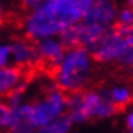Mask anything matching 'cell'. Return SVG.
<instances>
[{
  "label": "cell",
  "instance_id": "1",
  "mask_svg": "<svg viewBox=\"0 0 133 133\" xmlns=\"http://www.w3.org/2000/svg\"><path fill=\"white\" fill-rule=\"evenodd\" d=\"M92 0H48L35 11L25 15V37L38 42L49 37H61L69 27L84 19Z\"/></svg>",
  "mask_w": 133,
  "mask_h": 133
},
{
  "label": "cell",
  "instance_id": "2",
  "mask_svg": "<svg viewBox=\"0 0 133 133\" xmlns=\"http://www.w3.org/2000/svg\"><path fill=\"white\" fill-rule=\"evenodd\" d=\"M94 63L92 54L87 49L66 48L64 56L53 68L54 86L68 95L86 90L92 76Z\"/></svg>",
  "mask_w": 133,
  "mask_h": 133
},
{
  "label": "cell",
  "instance_id": "3",
  "mask_svg": "<svg viewBox=\"0 0 133 133\" xmlns=\"http://www.w3.org/2000/svg\"><path fill=\"white\" fill-rule=\"evenodd\" d=\"M117 113V107L107 99L103 91L83 90L68 95L66 116L72 124H83L91 119L110 118Z\"/></svg>",
  "mask_w": 133,
  "mask_h": 133
},
{
  "label": "cell",
  "instance_id": "4",
  "mask_svg": "<svg viewBox=\"0 0 133 133\" xmlns=\"http://www.w3.org/2000/svg\"><path fill=\"white\" fill-rule=\"evenodd\" d=\"M68 95L56 86L48 88L41 98L33 102H26V110L30 122L35 129L66 114Z\"/></svg>",
  "mask_w": 133,
  "mask_h": 133
},
{
  "label": "cell",
  "instance_id": "5",
  "mask_svg": "<svg viewBox=\"0 0 133 133\" xmlns=\"http://www.w3.org/2000/svg\"><path fill=\"white\" fill-rule=\"evenodd\" d=\"M107 31L109 30L83 19L69 27L60 38L66 48H83L91 52Z\"/></svg>",
  "mask_w": 133,
  "mask_h": 133
},
{
  "label": "cell",
  "instance_id": "6",
  "mask_svg": "<svg viewBox=\"0 0 133 133\" xmlns=\"http://www.w3.org/2000/svg\"><path fill=\"white\" fill-rule=\"evenodd\" d=\"M10 53H11V64L18 66L22 71L27 68H33V66L39 64V57H38L35 42L29 41L27 38L15 39L11 42Z\"/></svg>",
  "mask_w": 133,
  "mask_h": 133
},
{
  "label": "cell",
  "instance_id": "7",
  "mask_svg": "<svg viewBox=\"0 0 133 133\" xmlns=\"http://www.w3.org/2000/svg\"><path fill=\"white\" fill-rule=\"evenodd\" d=\"M122 35L124 34L118 33L114 27L109 30L98 42V45L91 50V54L95 61L101 64H117Z\"/></svg>",
  "mask_w": 133,
  "mask_h": 133
},
{
  "label": "cell",
  "instance_id": "8",
  "mask_svg": "<svg viewBox=\"0 0 133 133\" xmlns=\"http://www.w3.org/2000/svg\"><path fill=\"white\" fill-rule=\"evenodd\" d=\"M118 7L114 0H92L84 21L95 23L106 30L114 27Z\"/></svg>",
  "mask_w": 133,
  "mask_h": 133
},
{
  "label": "cell",
  "instance_id": "9",
  "mask_svg": "<svg viewBox=\"0 0 133 133\" xmlns=\"http://www.w3.org/2000/svg\"><path fill=\"white\" fill-rule=\"evenodd\" d=\"M39 57V63H44L46 65L54 66L57 65V63L61 60L64 56V53L66 50V46L64 45V42L61 41L60 37H49L44 38L38 42H35Z\"/></svg>",
  "mask_w": 133,
  "mask_h": 133
},
{
  "label": "cell",
  "instance_id": "10",
  "mask_svg": "<svg viewBox=\"0 0 133 133\" xmlns=\"http://www.w3.org/2000/svg\"><path fill=\"white\" fill-rule=\"evenodd\" d=\"M25 82V74L18 66L10 64L0 68V99L8 98Z\"/></svg>",
  "mask_w": 133,
  "mask_h": 133
},
{
  "label": "cell",
  "instance_id": "11",
  "mask_svg": "<svg viewBox=\"0 0 133 133\" xmlns=\"http://www.w3.org/2000/svg\"><path fill=\"white\" fill-rule=\"evenodd\" d=\"M103 92L107 96V99L117 107V110L119 107H125L126 105H129L133 99V90L128 84H122V83L114 84Z\"/></svg>",
  "mask_w": 133,
  "mask_h": 133
},
{
  "label": "cell",
  "instance_id": "12",
  "mask_svg": "<svg viewBox=\"0 0 133 133\" xmlns=\"http://www.w3.org/2000/svg\"><path fill=\"white\" fill-rule=\"evenodd\" d=\"M117 64L124 68H133V31L122 35Z\"/></svg>",
  "mask_w": 133,
  "mask_h": 133
},
{
  "label": "cell",
  "instance_id": "13",
  "mask_svg": "<svg viewBox=\"0 0 133 133\" xmlns=\"http://www.w3.org/2000/svg\"><path fill=\"white\" fill-rule=\"evenodd\" d=\"M114 29L121 34H128L133 31V8L129 5H125L122 8H118Z\"/></svg>",
  "mask_w": 133,
  "mask_h": 133
},
{
  "label": "cell",
  "instance_id": "14",
  "mask_svg": "<svg viewBox=\"0 0 133 133\" xmlns=\"http://www.w3.org/2000/svg\"><path fill=\"white\" fill-rule=\"evenodd\" d=\"M71 128H72V121L65 114V116L38 128L35 133H69Z\"/></svg>",
  "mask_w": 133,
  "mask_h": 133
},
{
  "label": "cell",
  "instance_id": "15",
  "mask_svg": "<svg viewBox=\"0 0 133 133\" xmlns=\"http://www.w3.org/2000/svg\"><path fill=\"white\" fill-rule=\"evenodd\" d=\"M11 118H12V109L5 103V101L0 99V129H8Z\"/></svg>",
  "mask_w": 133,
  "mask_h": 133
},
{
  "label": "cell",
  "instance_id": "16",
  "mask_svg": "<svg viewBox=\"0 0 133 133\" xmlns=\"http://www.w3.org/2000/svg\"><path fill=\"white\" fill-rule=\"evenodd\" d=\"M11 64V53H10V44L0 42V68L7 66Z\"/></svg>",
  "mask_w": 133,
  "mask_h": 133
},
{
  "label": "cell",
  "instance_id": "17",
  "mask_svg": "<svg viewBox=\"0 0 133 133\" xmlns=\"http://www.w3.org/2000/svg\"><path fill=\"white\" fill-rule=\"evenodd\" d=\"M21 2H22L23 8H25L27 12H30V11H35L39 7H42L48 0H21Z\"/></svg>",
  "mask_w": 133,
  "mask_h": 133
},
{
  "label": "cell",
  "instance_id": "18",
  "mask_svg": "<svg viewBox=\"0 0 133 133\" xmlns=\"http://www.w3.org/2000/svg\"><path fill=\"white\" fill-rule=\"evenodd\" d=\"M5 18H7V11H5V5L3 3V0H0V27L4 25Z\"/></svg>",
  "mask_w": 133,
  "mask_h": 133
},
{
  "label": "cell",
  "instance_id": "19",
  "mask_svg": "<svg viewBox=\"0 0 133 133\" xmlns=\"http://www.w3.org/2000/svg\"><path fill=\"white\" fill-rule=\"evenodd\" d=\"M125 122H126V126H128L129 132H133V110L128 113V116H126Z\"/></svg>",
  "mask_w": 133,
  "mask_h": 133
},
{
  "label": "cell",
  "instance_id": "20",
  "mask_svg": "<svg viewBox=\"0 0 133 133\" xmlns=\"http://www.w3.org/2000/svg\"><path fill=\"white\" fill-rule=\"evenodd\" d=\"M126 5H129V7L133 8V0H126Z\"/></svg>",
  "mask_w": 133,
  "mask_h": 133
},
{
  "label": "cell",
  "instance_id": "21",
  "mask_svg": "<svg viewBox=\"0 0 133 133\" xmlns=\"http://www.w3.org/2000/svg\"><path fill=\"white\" fill-rule=\"evenodd\" d=\"M130 133H133V132H130Z\"/></svg>",
  "mask_w": 133,
  "mask_h": 133
},
{
  "label": "cell",
  "instance_id": "22",
  "mask_svg": "<svg viewBox=\"0 0 133 133\" xmlns=\"http://www.w3.org/2000/svg\"><path fill=\"white\" fill-rule=\"evenodd\" d=\"M132 71H133V68H132Z\"/></svg>",
  "mask_w": 133,
  "mask_h": 133
}]
</instances>
